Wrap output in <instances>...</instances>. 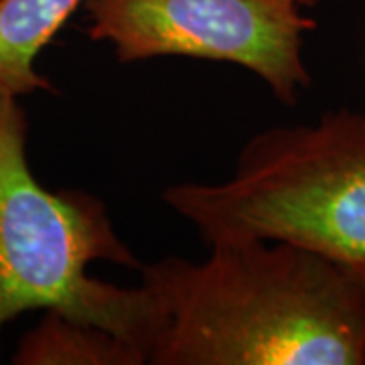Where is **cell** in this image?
<instances>
[{"mask_svg": "<svg viewBox=\"0 0 365 365\" xmlns=\"http://www.w3.org/2000/svg\"><path fill=\"white\" fill-rule=\"evenodd\" d=\"M93 41L118 61L163 55L225 61L254 71L284 104L311 86L302 59L314 21L294 0H88Z\"/></svg>", "mask_w": 365, "mask_h": 365, "instance_id": "277c9868", "label": "cell"}, {"mask_svg": "<svg viewBox=\"0 0 365 365\" xmlns=\"http://www.w3.org/2000/svg\"><path fill=\"white\" fill-rule=\"evenodd\" d=\"M83 0H0V96L51 90L35 69L43 47Z\"/></svg>", "mask_w": 365, "mask_h": 365, "instance_id": "5b68a950", "label": "cell"}, {"mask_svg": "<svg viewBox=\"0 0 365 365\" xmlns=\"http://www.w3.org/2000/svg\"><path fill=\"white\" fill-rule=\"evenodd\" d=\"M16 365H144L136 345L106 327L45 311L41 323L21 339Z\"/></svg>", "mask_w": 365, "mask_h": 365, "instance_id": "8992f818", "label": "cell"}, {"mask_svg": "<svg viewBox=\"0 0 365 365\" xmlns=\"http://www.w3.org/2000/svg\"><path fill=\"white\" fill-rule=\"evenodd\" d=\"M165 203L209 246L282 240L317 250L365 282V112L258 132L222 182H181Z\"/></svg>", "mask_w": 365, "mask_h": 365, "instance_id": "7a4b0ae2", "label": "cell"}, {"mask_svg": "<svg viewBox=\"0 0 365 365\" xmlns=\"http://www.w3.org/2000/svg\"><path fill=\"white\" fill-rule=\"evenodd\" d=\"M299 6H313V4H317V2H321V0H294Z\"/></svg>", "mask_w": 365, "mask_h": 365, "instance_id": "52a82bcc", "label": "cell"}, {"mask_svg": "<svg viewBox=\"0 0 365 365\" xmlns=\"http://www.w3.org/2000/svg\"><path fill=\"white\" fill-rule=\"evenodd\" d=\"M29 120L19 98L0 96V335L29 311H57L106 327L146 364L150 313L140 284L116 287L88 272L93 262L140 268L106 205L81 191H49L26 157Z\"/></svg>", "mask_w": 365, "mask_h": 365, "instance_id": "3957f363", "label": "cell"}, {"mask_svg": "<svg viewBox=\"0 0 365 365\" xmlns=\"http://www.w3.org/2000/svg\"><path fill=\"white\" fill-rule=\"evenodd\" d=\"M140 264L150 365H365V282L282 240Z\"/></svg>", "mask_w": 365, "mask_h": 365, "instance_id": "6da1fadb", "label": "cell"}]
</instances>
